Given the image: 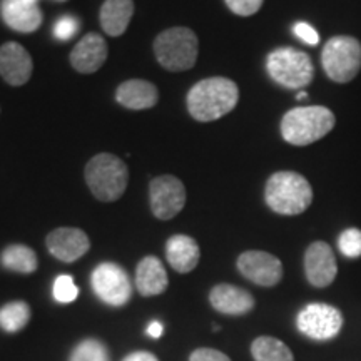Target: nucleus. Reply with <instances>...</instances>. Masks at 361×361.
Here are the masks:
<instances>
[{
	"mask_svg": "<svg viewBox=\"0 0 361 361\" xmlns=\"http://www.w3.org/2000/svg\"><path fill=\"white\" fill-rule=\"evenodd\" d=\"M239 101V89L234 80L226 78L202 79L188 92L186 104L192 119L213 123L229 114Z\"/></svg>",
	"mask_w": 361,
	"mask_h": 361,
	"instance_id": "nucleus-1",
	"label": "nucleus"
},
{
	"mask_svg": "<svg viewBox=\"0 0 361 361\" xmlns=\"http://www.w3.org/2000/svg\"><path fill=\"white\" fill-rule=\"evenodd\" d=\"M264 201L276 214L298 216L313 202V189L305 176L295 171H279L266 183Z\"/></svg>",
	"mask_w": 361,
	"mask_h": 361,
	"instance_id": "nucleus-2",
	"label": "nucleus"
},
{
	"mask_svg": "<svg viewBox=\"0 0 361 361\" xmlns=\"http://www.w3.org/2000/svg\"><path fill=\"white\" fill-rule=\"evenodd\" d=\"M335 124V114L328 107H295L283 116L281 135L291 146H310L331 133Z\"/></svg>",
	"mask_w": 361,
	"mask_h": 361,
	"instance_id": "nucleus-3",
	"label": "nucleus"
},
{
	"mask_svg": "<svg viewBox=\"0 0 361 361\" xmlns=\"http://www.w3.org/2000/svg\"><path fill=\"white\" fill-rule=\"evenodd\" d=\"M84 174L90 192L102 202L121 200L129 183V169L126 162L109 152L94 156L85 164Z\"/></svg>",
	"mask_w": 361,
	"mask_h": 361,
	"instance_id": "nucleus-4",
	"label": "nucleus"
},
{
	"mask_svg": "<svg viewBox=\"0 0 361 361\" xmlns=\"http://www.w3.org/2000/svg\"><path fill=\"white\" fill-rule=\"evenodd\" d=\"M154 54L157 62L166 71H189L197 61L200 40L188 27H173L157 35L154 40Z\"/></svg>",
	"mask_w": 361,
	"mask_h": 361,
	"instance_id": "nucleus-5",
	"label": "nucleus"
},
{
	"mask_svg": "<svg viewBox=\"0 0 361 361\" xmlns=\"http://www.w3.org/2000/svg\"><path fill=\"white\" fill-rule=\"evenodd\" d=\"M266 71L274 82L286 89H305L314 78L311 57L291 47H281L271 52L266 59Z\"/></svg>",
	"mask_w": 361,
	"mask_h": 361,
	"instance_id": "nucleus-6",
	"label": "nucleus"
},
{
	"mask_svg": "<svg viewBox=\"0 0 361 361\" xmlns=\"http://www.w3.org/2000/svg\"><path fill=\"white\" fill-rule=\"evenodd\" d=\"M322 66L333 82H350L361 71V42L351 35H335L324 44Z\"/></svg>",
	"mask_w": 361,
	"mask_h": 361,
	"instance_id": "nucleus-7",
	"label": "nucleus"
},
{
	"mask_svg": "<svg viewBox=\"0 0 361 361\" xmlns=\"http://www.w3.org/2000/svg\"><path fill=\"white\" fill-rule=\"evenodd\" d=\"M296 326L301 335L316 341H326L338 336L343 328V314L335 306L326 303L306 305L298 313Z\"/></svg>",
	"mask_w": 361,
	"mask_h": 361,
	"instance_id": "nucleus-8",
	"label": "nucleus"
},
{
	"mask_svg": "<svg viewBox=\"0 0 361 361\" xmlns=\"http://www.w3.org/2000/svg\"><path fill=\"white\" fill-rule=\"evenodd\" d=\"M90 284L97 298L109 306H124L133 296L130 279L124 268L116 263H102L92 271Z\"/></svg>",
	"mask_w": 361,
	"mask_h": 361,
	"instance_id": "nucleus-9",
	"label": "nucleus"
},
{
	"mask_svg": "<svg viewBox=\"0 0 361 361\" xmlns=\"http://www.w3.org/2000/svg\"><path fill=\"white\" fill-rule=\"evenodd\" d=\"M151 211L157 219L169 221L178 216L186 204V188L176 176L166 174L152 179L149 184Z\"/></svg>",
	"mask_w": 361,
	"mask_h": 361,
	"instance_id": "nucleus-10",
	"label": "nucleus"
},
{
	"mask_svg": "<svg viewBox=\"0 0 361 361\" xmlns=\"http://www.w3.org/2000/svg\"><path fill=\"white\" fill-rule=\"evenodd\" d=\"M236 264L239 273L258 286L273 288L283 279V263L271 252L245 251Z\"/></svg>",
	"mask_w": 361,
	"mask_h": 361,
	"instance_id": "nucleus-11",
	"label": "nucleus"
},
{
	"mask_svg": "<svg viewBox=\"0 0 361 361\" xmlns=\"http://www.w3.org/2000/svg\"><path fill=\"white\" fill-rule=\"evenodd\" d=\"M305 274L311 286L326 288L338 274L336 256L324 241H314L305 252Z\"/></svg>",
	"mask_w": 361,
	"mask_h": 361,
	"instance_id": "nucleus-12",
	"label": "nucleus"
},
{
	"mask_svg": "<svg viewBox=\"0 0 361 361\" xmlns=\"http://www.w3.org/2000/svg\"><path fill=\"white\" fill-rule=\"evenodd\" d=\"M34 72V62L24 45L6 42L0 45V78L12 87L29 82Z\"/></svg>",
	"mask_w": 361,
	"mask_h": 361,
	"instance_id": "nucleus-13",
	"label": "nucleus"
},
{
	"mask_svg": "<svg viewBox=\"0 0 361 361\" xmlns=\"http://www.w3.org/2000/svg\"><path fill=\"white\" fill-rule=\"evenodd\" d=\"M45 246L56 259L74 263L90 250V239L79 228H57L49 233Z\"/></svg>",
	"mask_w": 361,
	"mask_h": 361,
	"instance_id": "nucleus-14",
	"label": "nucleus"
},
{
	"mask_svg": "<svg viewBox=\"0 0 361 361\" xmlns=\"http://www.w3.org/2000/svg\"><path fill=\"white\" fill-rule=\"evenodd\" d=\"M107 61V42L102 35L90 32L75 44L71 52V66L80 74L97 72Z\"/></svg>",
	"mask_w": 361,
	"mask_h": 361,
	"instance_id": "nucleus-15",
	"label": "nucleus"
},
{
	"mask_svg": "<svg viewBox=\"0 0 361 361\" xmlns=\"http://www.w3.org/2000/svg\"><path fill=\"white\" fill-rule=\"evenodd\" d=\"M0 13L6 25L22 34L35 32L44 20L37 2H29V0H2Z\"/></svg>",
	"mask_w": 361,
	"mask_h": 361,
	"instance_id": "nucleus-16",
	"label": "nucleus"
},
{
	"mask_svg": "<svg viewBox=\"0 0 361 361\" xmlns=\"http://www.w3.org/2000/svg\"><path fill=\"white\" fill-rule=\"evenodd\" d=\"M209 303L216 311L228 316H243L255 310V298L245 288L221 283L209 293Z\"/></svg>",
	"mask_w": 361,
	"mask_h": 361,
	"instance_id": "nucleus-17",
	"label": "nucleus"
},
{
	"mask_svg": "<svg viewBox=\"0 0 361 361\" xmlns=\"http://www.w3.org/2000/svg\"><path fill=\"white\" fill-rule=\"evenodd\" d=\"M116 101L126 109L144 111L154 107L159 101V92L154 84L142 79L126 80L116 90Z\"/></svg>",
	"mask_w": 361,
	"mask_h": 361,
	"instance_id": "nucleus-18",
	"label": "nucleus"
},
{
	"mask_svg": "<svg viewBox=\"0 0 361 361\" xmlns=\"http://www.w3.org/2000/svg\"><path fill=\"white\" fill-rule=\"evenodd\" d=\"M166 258L178 273H191L200 264V245L186 234H174L166 243Z\"/></svg>",
	"mask_w": 361,
	"mask_h": 361,
	"instance_id": "nucleus-19",
	"label": "nucleus"
},
{
	"mask_svg": "<svg viewBox=\"0 0 361 361\" xmlns=\"http://www.w3.org/2000/svg\"><path fill=\"white\" fill-rule=\"evenodd\" d=\"M168 284L169 279L164 264L156 256H146L139 261L135 269V288L142 296L162 295Z\"/></svg>",
	"mask_w": 361,
	"mask_h": 361,
	"instance_id": "nucleus-20",
	"label": "nucleus"
},
{
	"mask_svg": "<svg viewBox=\"0 0 361 361\" xmlns=\"http://www.w3.org/2000/svg\"><path fill=\"white\" fill-rule=\"evenodd\" d=\"M134 16V0H106L99 12L102 30L111 37H121Z\"/></svg>",
	"mask_w": 361,
	"mask_h": 361,
	"instance_id": "nucleus-21",
	"label": "nucleus"
},
{
	"mask_svg": "<svg viewBox=\"0 0 361 361\" xmlns=\"http://www.w3.org/2000/svg\"><path fill=\"white\" fill-rule=\"evenodd\" d=\"M0 263L8 271L20 274H32L39 268L37 255L25 245H11L2 251Z\"/></svg>",
	"mask_w": 361,
	"mask_h": 361,
	"instance_id": "nucleus-22",
	"label": "nucleus"
},
{
	"mask_svg": "<svg viewBox=\"0 0 361 361\" xmlns=\"http://www.w3.org/2000/svg\"><path fill=\"white\" fill-rule=\"evenodd\" d=\"M251 355L255 361H295L286 343L273 336H259L252 341Z\"/></svg>",
	"mask_w": 361,
	"mask_h": 361,
	"instance_id": "nucleus-23",
	"label": "nucleus"
},
{
	"mask_svg": "<svg viewBox=\"0 0 361 361\" xmlns=\"http://www.w3.org/2000/svg\"><path fill=\"white\" fill-rule=\"evenodd\" d=\"M30 322V306L25 301H11L0 308V328L6 333H19Z\"/></svg>",
	"mask_w": 361,
	"mask_h": 361,
	"instance_id": "nucleus-24",
	"label": "nucleus"
},
{
	"mask_svg": "<svg viewBox=\"0 0 361 361\" xmlns=\"http://www.w3.org/2000/svg\"><path fill=\"white\" fill-rule=\"evenodd\" d=\"M69 361H111V358L109 351L102 341L96 340V338H87V340L75 345Z\"/></svg>",
	"mask_w": 361,
	"mask_h": 361,
	"instance_id": "nucleus-25",
	"label": "nucleus"
},
{
	"mask_svg": "<svg viewBox=\"0 0 361 361\" xmlns=\"http://www.w3.org/2000/svg\"><path fill=\"white\" fill-rule=\"evenodd\" d=\"M52 295L57 303L67 305L78 300L79 288L75 286L74 279H72V276H69V274H61V276H57L56 281H54Z\"/></svg>",
	"mask_w": 361,
	"mask_h": 361,
	"instance_id": "nucleus-26",
	"label": "nucleus"
},
{
	"mask_svg": "<svg viewBox=\"0 0 361 361\" xmlns=\"http://www.w3.org/2000/svg\"><path fill=\"white\" fill-rule=\"evenodd\" d=\"M338 246L343 256L346 258H360L361 256V231L356 228H350L341 233L340 239H338Z\"/></svg>",
	"mask_w": 361,
	"mask_h": 361,
	"instance_id": "nucleus-27",
	"label": "nucleus"
},
{
	"mask_svg": "<svg viewBox=\"0 0 361 361\" xmlns=\"http://www.w3.org/2000/svg\"><path fill=\"white\" fill-rule=\"evenodd\" d=\"M224 2L229 7V11L236 13V16L250 17L255 16L263 7L264 0H224Z\"/></svg>",
	"mask_w": 361,
	"mask_h": 361,
	"instance_id": "nucleus-28",
	"label": "nucleus"
},
{
	"mask_svg": "<svg viewBox=\"0 0 361 361\" xmlns=\"http://www.w3.org/2000/svg\"><path fill=\"white\" fill-rule=\"evenodd\" d=\"M78 30H79V20L71 16L61 17V19L56 22V25H54V35H56V39L59 40L72 39L75 34H78Z\"/></svg>",
	"mask_w": 361,
	"mask_h": 361,
	"instance_id": "nucleus-29",
	"label": "nucleus"
},
{
	"mask_svg": "<svg viewBox=\"0 0 361 361\" xmlns=\"http://www.w3.org/2000/svg\"><path fill=\"white\" fill-rule=\"evenodd\" d=\"M293 30H295L296 37L300 40H303L305 44H308V45L319 44V34L316 32V30L310 24H306V22H298V24H295V27H293Z\"/></svg>",
	"mask_w": 361,
	"mask_h": 361,
	"instance_id": "nucleus-30",
	"label": "nucleus"
},
{
	"mask_svg": "<svg viewBox=\"0 0 361 361\" xmlns=\"http://www.w3.org/2000/svg\"><path fill=\"white\" fill-rule=\"evenodd\" d=\"M189 361H231L228 355H224L223 351L214 350V348H197L194 350Z\"/></svg>",
	"mask_w": 361,
	"mask_h": 361,
	"instance_id": "nucleus-31",
	"label": "nucleus"
},
{
	"mask_svg": "<svg viewBox=\"0 0 361 361\" xmlns=\"http://www.w3.org/2000/svg\"><path fill=\"white\" fill-rule=\"evenodd\" d=\"M123 361H159V360H157L156 355L149 353V351H134V353L126 356Z\"/></svg>",
	"mask_w": 361,
	"mask_h": 361,
	"instance_id": "nucleus-32",
	"label": "nucleus"
},
{
	"mask_svg": "<svg viewBox=\"0 0 361 361\" xmlns=\"http://www.w3.org/2000/svg\"><path fill=\"white\" fill-rule=\"evenodd\" d=\"M162 331H164V326H162V323H159V322L149 323V326L146 329V333L151 338H161Z\"/></svg>",
	"mask_w": 361,
	"mask_h": 361,
	"instance_id": "nucleus-33",
	"label": "nucleus"
},
{
	"mask_svg": "<svg viewBox=\"0 0 361 361\" xmlns=\"http://www.w3.org/2000/svg\"><path fill=\"white\" fill-rule=\"evenodd\" d=\"M296 99H298V101H301V99H308V94H306V92H300V94H298V96H296Z\"/></svg>",
	"mask_w": 361,
	"mask_h": 361,
	"instance_id": "nucleus-34",
	"label": "nucleus"
},
{
	"mask_svg": "<svg viewBox=\"0 0 361 361\" xmlns=\"http://www.w3.org/2000/svg\"><path fill=\"white\" fill-rule=\"evenodd\" d=\"M29 2H37V0H29Z\"/></svg>",
	"mask_w": 361,
	"mask_h": 361,
	"instance_id": "nucleus-35",
	"label": "nucleus"
}]
</instances>
